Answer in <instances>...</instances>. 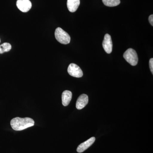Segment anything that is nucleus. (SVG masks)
Returning <instances> with one entry per match:
<instances>
[{"mask_svg":"<svg viewBox=\"0 0 153 153\" xmlns=\"http://www.w3.org/2000/svg\"><path fill=\"white\" fill-rule=\"evenodd\" d=\"M35 121L30 117L14 118L11 120L10 125L13 129L15 131H22L30 127L33 126Z\"/></svg>","mask_w":153,"mask_h":153,"instance_id":"f257e3e1","label":"nucleus"},{"mask_svg":"<svg viewBox=\"0 0 153 153\" xmlns=\"http://www.w3.org/2000/svg\"><path fill=\"white\" fill-rule=\"evenodd\" d=\"M55 37L56 40L60 44H67L71 41V38L68 34L62 28H57L55 31Z\"/></svg>","mask_w":153,"mask_h":153,"instance_id":"f03ea898","label":"nucleus"},{"mask_svg":"<svg viewBox=\"0 0 153 153\" xmlns=\"http://www.w3.org/2000/svg\"><path fill=\"white\" fill-rule=\"evenodd\" d=\"M123 57L126 61L131 66H136L138 62V58L136 52L135 50L131 48L127 49L125 52L123 54Z\"/></svg>","mask_w":153,"mask_h":153,"instance_id":"7ed1b4c3","label":"nucleus"},{"mask_svg":"<svg viewBox=\"0 0 153 153\" xmlns=\"http://www.w3.org/2000/svg\"><path fill=\"white\" fill-rule=\"evenodd\" d=\"M67 71L69 75L74 77L79 78L83 75V72L81 68L74 63H71L69 65Z\"/></svg>","mask_w":153,"mask_h":153,"instance_id":"20e7f679","label":"nucleus"},{"mask_svg":"<svg viewBox=\"0 0 153 153\" xmlns=\"http://www.w3.org/2000/svg\"><path fill=\"white\" fill-rule=\"evenodd\" d=\"M16 5L20 11L27 13L32 8V4L30 0H18Z\"/></svg>","mask_w":153,"mask_h":153,"instance_id":"39448f33","label":"nucleus"},{"mask_svg":"<svg viewBox=\"0 0 153 153\" xmlns=\"http://www.w3.org/2000/svg\"><path fill=\"white\" fill-rule=\"evenodd\" d=\"M102 47L105 52L108 54H110L112 52V41L111 37L109 34H106L105 36L104 40L102 42Z\"/></svg>","mask_w":153,"mask_h":153,"instance_id":"423d86ee","label":"nucleus"},{"mask_svg":"<svg viewBox=\"0 0 153 153\" xmlns=\"http://www.w3.org/2000/svg\"><path fill=\"white\" fill-rule=\"evenodd\" d=\"M95 138L94 137H92L89 139L88 140L82 143L78 146L76 151L78 153H82L86 150L88 148L90 147L95 142Z\"/></svg>","mask_w":153,"mask_h":153,"instance_id":"0eeeda50","label":"nucleus"},{"mask_svg":"<svg viewBox=\"0 0 153 153\" xmlns=\"http://www.w3.org/2000/svg\"><path fill=\"white\" fill-rule=\"evenodd\" d=\"M88 102V96L86 94H82L79 96L76 102V107L77 109H82L86 106Z\"/></svg>","mask_w":153,"mask_h":153,"instance_id":"6e6552de","label":"nucleus"},{"mask_svg":"<svg viewBox=\"0 0 153 153\" xmlns=\"http://www.w3.org/2000/svg\"><path fill=\"white\" fill-rule=\"evenodd\" d=\"M80 4V0H67V6L68 10L74 13L77 10Z\"/></svg>","mask_w":153,"mask_h":153,"instance_id":"1a4fd4ad","label":"nucleus"},{"mask_svg":"<svg viewBox=\"0 0 153 153\" xmlns=\"http://www.w3.org/2000/svg\"><path fill=\"white\" fill-rule=\"evenodd\" d=\"M72 94L71 91L68 90L64 91L62 94V104L64 106L68 105L72 98Z\"/></svg>","mask_w":153,"mask_h":153,"instance_id":"9d476101","label":"nucleus"},{"mask_svg":"<svg viewBox=\"0 0 153 153\" xmlns=\"http://www.w3.org/2000/svg\"><path fill=\"white\" fill-rule=\"evenodd\" d=\"M102 1L104 5L109 7H116L120 3V0H102Z\"/></svg>","mask_w":153,"mask_h":153,"instance_id":"9b49d317","label":"nucleus"},{"mask_svg":"<svg viewBox=\"0 0 153 153\" xmlns=\"http://www.w3.org/2000/svg\"><path fill=\"white\" fill-rule=\"evenodd\" d=\"M1 47L4 53V52H9L12 49V46L10 44L8 43H4L1 45Z\"/></svg>","mask_w":153,"mask_h":153,"instance_id":"f8f14e48","label":"nucleus"},{"mask_svg":"<svg viewBox=\"0 0 153 153\" xmlns=\"http://www.w3.org/2000/svg\"><path fill=\"white\" fill-rule=\"evenodd\" d=\"M150 68L152 74H153V58H151L149 60Z\"/></svg>","mask_w":153,"mask_h":153,"instance_id":"ddd939ff","label":"nucleus"},{"mask_svg":"<svg viewBox=\"0 0 153 153\" xmlns=\"http://www.w3.org/2000/svg\"><path fill=\"white\" fill-rule=\"evenodd\" d=\"M149 22L152 26H153V15H152L149 17Z\"/></svg>","mask_w":153,"mask_h":153,"instance_id":"4468645a","label":"nucleus"},{"mask_svg":"<svg viewBox=\"0 0 153 153\" xmlns=\"http://www.w3.org/2000/svg\"><path fill=\"white\" fill-rule=\"evenodd\" d=\"M4 52H3L2 47H1V45H0V54H3Z\"/></svg>","mask_w":153,"mask_h":153,"instance_id":"2eb2a0df","label":"nucleus"},{"mask_svg":"<svg viewBox=\"0 0 153 153\" xmlns=\"http://www.w3.org/2000/svg\"><path fill=\"white\" fill-rule=\"evenodd\" d=\"M0 43H1V39H0Z\"/></svg>","mask_w":153,"mask_h":153,"instance_id":"dca6fc26","label":"nucleus"}]
</instances>
